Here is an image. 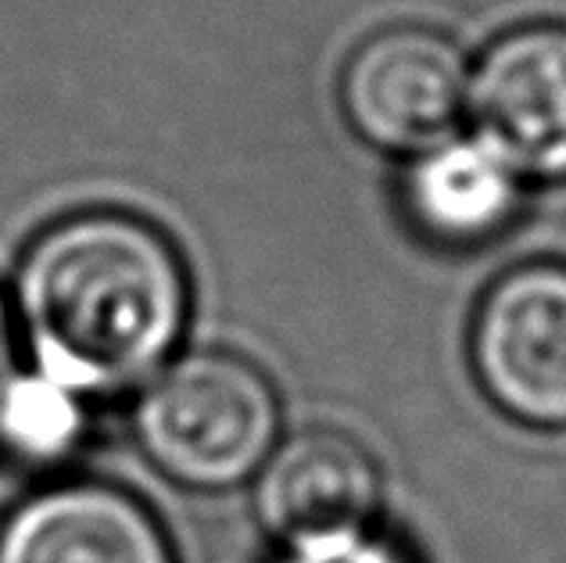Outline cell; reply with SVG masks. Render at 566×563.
Here are the masks:
<instances>
[{
    "label": "cell",
    "mask_w": 566,
    "mask_h": 563,
    "mask_svg": "<svg viewBox=\"0 0 566 563\" xmlns=\"http://www.w3.org/2000/svg\"><path fill=\"white\" fill-rule=\"evenodd\" d=\"M8 294L33 369L86 403L137 395L180 355L190 327L180 248L118 209H86L40 230Z\"/></svg>",
    "instance_id": "cell-1"
},
{
    "label": "cell",
    "mask_w": 566,
    "mask_h": 563,
    "mask_svg": "<svg viewBox=\"0 0 566 563\" xmlns=\"http://www.w3.org/2000/svg\"><path fill=\"white\" fill-rule=\"evenodd\" d=\"M133 438L161 478L190 492H230L283 438L273 380L244 355L180 352L133 398Z\"/></svg>",
    "instance_id": "cell-2"
},
{
    "label": "cell",
    "mask_w": 566,
    "mask_h": 563,
    "mask_svg": "<svg viewBox=\"0 0 566 563\" xmlns=\"http://www.w3.org/2000/svg\"><path fill=\"white\" fill-rule=\"evenodd\" d=\"M470 366L488 403L534 431L566 427V262L491 280L470 320Z\"/></svg>",
    "instance_id": "cell-3"
},
{
    "label": "cell",
    "mask_w": 566,
    "mask_h": 563,
    "mask_svg": "<svg viewBox=\"0 0 566 563\" xmlns=\"http://www.w3.org/2000/svg\"><path fill=\"white\" fill-rule=\"evenodd\" d=\"M470 58L430 25H387L340 69V112L363 144L412 158L449 140L467 115Z\"/></svg>",
    "instance_id": "cell-4"
},
{
    "label": "cell",
    "mask_w": 566,
    "mask_h": 563,
    "mask_svg": "<svg viewBox=\"0 0 566 563\" xmlns=\"http://www.w3.org/2000/svg\"><path fill=\"white\" fill-rule=\"evenodd\" d=\"M524 184L566 180V22H524L470 62L467 115Z\"/></svg>",
    "instance_id": "cell-5"
},
{
    "label": "cell",
    "mask_w": 566,
    "mask_h": 563,
    "mask_svg": "<svg viewBox=\"0 0 566 563\" xmlns=\"http://www.w3.org/2000/svg\"><path fill=\"white\" fill-rule=\"evenodd\" d=\"M380 496L377 459L334 427L280 438L255 473V513L283 550L377 528Z\"/></svg>",
    "instance_id": "cell-6"
},
{
    "label": "cell",
    "mask_w": 566,
    "mask_h": 563,
    "mask_svg": "<svg viewBox=\"0 0 566 563\" xmlns=\"http://www.w3.org/2000/svg\"><path fill=\"white\" fill-rule=\"evenodd\" d=\"M0 563H176L155 510L112 481H54L0 521Z\"/></svg>",
    "instance_id": "cell-7"
},
{
    "label": "cell",
    "mask_w": 566,
    "mask_h": 563,
    "mask_svg": "<svg viewBox=\"0 0 566 563\" xmlns=\"http://www.w3.org/2000/svg\"><path fill=\"white\" fill-rule=\"evenodd\" d=\"M527 184L473 133H452L406 158L401 212L412 233L449 251H473L502 241L524 212Z\"/></svg>",
    "instance_id": "cell-8"
},
{
    "label": "cell",
    "mask_w": 566,
    "mask_h": 563,
    "mask_svg": "<svg viewBox=\"0 0 566 563\" xmlns=\"http://www.w3.org/2000/svg\"><path fill=\"white\" fill-rule=\"evenodd\" d=\"M91 438V403L36 374L0 384V459L22 470H62Z\"/></svg>",
    "instance_id": "cell-9"
},
{
    "label": "cell",
    "mask_w": 566,
    "mask_h": 563,
    "mask_svg": "<svg viewBox=\"0 0 566 563\" xmlns=\"http://www.w3.org/2000/svg\"><path fill=\"white\" fill-rule=\"evenodd\" d=\"M276 563H416L409 550H401L395 539L380 535L377 528L352 531V535L319 539L305 545H287Z\"/></svg>",
    "instance_id": "cell-10"
},
{
    "label": "cell",
    "mask_w": 566,
    "mask_h": 563,
    "mask_svg": "<svg viewBox=\"0 0 566 563\" xmlns=\"http://www.w3.org/2000/svg\"><path fill=\"white\" fill-rule=\"evenodd\" d=\"M14 355H19V331H14L11 294L0 288V384L14 374Z\"/></svg>",
    "instance_id": "cell-11"
}]
</instances>
